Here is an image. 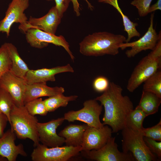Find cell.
I'll list each match as a JSON object with an SVG mask.
<instances>
[{
	"label": "cell",
	"instance_id": "11",
	"mask_svg": "<svg viewBox=\"0 0 161 161\" xmlns=\"http://www.w3.org/2000/svg\"><path fill=\"white\" fill-rule=\"evenodd\" d=\"M154 13H151L150 17V23L148 30L142 37L138 40L132 42L124 43L120 46V48L123 50L128 47H131L125 52L126 56L129 58L134 57L143 50H152L156 46L159 40L161 39V31L157 33L153 27Z\"/></svg>",
	"mask_w": 161,
	"mask_h": 161
},
{
	"label": "cell",
	"instance_id": "9",
	"mask_svg": "<svg viewBox=\"0 0 161 161\" xmlns=\"http://www.w3.org/2000/svg\"><path fill=\"white\" fill-rule=\"evenodd\" d=\"M115 139V137H112L100 148L81 152L86 158L97 161H135L131 153L120 152L119 150Z\"/></svg>",
	"mask_w": 161,
	"mask_h": 161
},
{
	"label": "cell",
	"instance_id": "5",
	"mask_svg": "<svg viewBox=\"0 0 161 161\" xmlns=\"http://www.w3.org/2000/svg\"><path fill=\"white\" fill-rule=\"evenodd\" d=\"M123 151L131 153L137 161L159 160L145 144L142 132L134 131L126 127L121 130Z\"/></svg>",
	"mask_w": 161,
	"mask_h": 161
},
{
	"label": "cell",
	"instance_id": "34",
	"mask_svg": "<svg viewBox=\"0 0 161 161\" xmlns=\"http://www.w3.org/2000/svg\"><path fill=\"white\" fill-rule=\"evenodd\" d=\"M8 122V119L7 116L4 113L0 112V137L4 134Z\"/></svg>",
	"mask_w": 161,
	"mask_h": 161
},
{
	"label": "cell",
	"instance_id": "32",
	"mask_svg": "<svg viewBox=\"0 0 161 161\" xmlns=\"http://www.w3.org/2000/svg\"><path fill=\"white\" fill-rule=\"evenodd\" d=\"M109 83L106 77L100 76L96 78L93 83L94 89L99 92H104L108 88Z\"/></svg>",
	"mask_w": 161,
	"mask_h": 161
},
{
	"label": "cell",
	"instance_id": "18",
	"mask_svg": "<svg viewBox=\"0 0 161 161\" xmlns=\"http://www.w3.org/2000/svg\"><path fill=\"white\" fill-rule=\"evenodd\" d=\"M64 92V89L63 87H50L48 86L45 82L27 84L24 96V104L35 99L62 94Z\"/></svg>",
	"mask_w": 161,
	"mask_h": 161
},
{
	"label": "cell",
	"instance_id": "17",
	"mask_svg": "<svg viewBox=\"0 0 161 161\" xmlns=\"http://www.w3.org/2000/svg\"><path fill=\"white\" fill-rule=\"evenodd\" d=\"M74 72L73 68L69 64H68L64 66H57L51 68L30 69L24 78L28 84L46 83L48 81H55V75L56 74L64 72Z\"/></svg>",
	"mask_w": 161,
	"mask_h": 161
},
{
	"label": "cell",
	"instance_id": "27",
	"mask_svg": "<svg viewBox=\"0 0 161 161\" xmlns=\"http://www.w3.org/2000/svg\"><path fill=\"white\" fill-rule=\"evenodd\" d=\"M28 112L33 116L46 115L48 112L44 100L41 98L35 99L28 101L24 104Z\"/></svg>",
	"mask_w": 161,
	"mask_h": 161
},
{
	"label": "cell",
	"instance_id": "6",
	"mask_svg": "<svg viewBox=\"0 0 161 161\" xmlns=\"http://www.w3.org/2000/svg\"><path fill=\"white\" fill-rule=\"evenodd\" d=\"M83 107L79 110H71L65 113L64 117L65 120L69 122L78 120L84 122L89 126L101 128L104 125L100 119L102 111L103 106L97 101L90 99L85 101L83 103Z\"/></svg>",
	"mask_w": 161,
	"mask_h": 161
},
{
	"label": "cell",
	"instance_id": "22",
	"mask_svg": "<svg viewBox=\"0 0 161 161\" xmlns=\"http://www.w3.org/2000/svg\"><path fill=\"white\" fill-rule=\"evenodd\" d=\"M99 2L106 3L112 5L115 8L120 14L123 19L124 30L128 34V38L126 39V42H129L131 39L135 37H139L140 34L137 31L136 27L138 24L131 21L129 18L124 14L119 6L117 0H97Z\"/></svg>",
	"mask_w": 161,
	"mask_h": 161
},
{
	"label": "cell",
	"instance_id": "38",
	"mask_svg": "<svg viewBox=\"0 0 161 161\" xmlns=\"http://www.w3.org/2000/svg\"><path fill=\"white\" fill-rule=\"evenodd\" d=\"M7 160L6 158L0 155V161H7Z\"/></svg>",
	"mask_w": 161,
	"mask_h": 161
},
{
	"label": "cell",
	"instance_id": "19",
	"mask_svg": "<svg viewBox=\"0 0 161 161\" xmlns=\"http://www.w3.org/2000/svg\"><path fill=\"white\" fill-rule=\"evenodd\" d=\"M89 126L86 123L83 125L70 124L66 126L58 134L65 139L66 146H81L85 131Z\"/></svg>",
	"mask_w": 161,
	"mask_h": 161
},
{
	"label": "cell",
	"instance_id": "13",
	"mask_svg": "<svg viewBox=\"0 0 161 161\" xmlns=\"http://www.w3.org/2000/svg\"><path fill=\"white\" fill-rule=\"evenodd\" d=\"M27 84L24 78L16 75L10 70L0 78V88L11 95L18 106L24 105V96Z\"/></svg>",
	"mask_w": 161,
	"mask_h": 161
},
{
	"label": "cell",
	"instance_id": "26",
	"mask_svg": "<svg viewBox=\"0 0 161 161\" xmlns=\"http://www.w3.org/2000/svg\"><path fill=\"white\" fill-rule=\"evenodd\" d=\"M15 101L11 95L5 89L0 88V112L7 117L10 123V114Z\"/></svg>",
	"mask_w": 161,
	"mask_h": 161
},
{
	"label": "cell",
	"instance_id": "31",
	"mask_svg": "<svg viewBox=\"0 0 161 161\" xmlns=\"http://www.w3.org/2000/svg\"><path fill=\"white\" fill-rule=\"evenodd\" d=\"M144 141L150 151L158 159H161V141L158 142L152 139L143 137Z\"/></svg>",
	"mask_w": 161,
	"mask_h": 161
},
{
	"label": "cell",
	"instance_id": "20",
	"mask_svg": "<svg viewBox=\"0 0 161 161\" xmlns=\"http://www.w3.org/2000/svg\"><path fill=\"white\" fill-rule=\"evenodd\" d=\"M9 54L11 61L10 71L16 75L24 78L30 69L19 55L16 47L11 43H7Z\"/></svg>",
	"mask_w": 161,
	"mask_h": 161
},
{
	"label": "cell",
	"instance_id": "23",
	"mask_svg": "<svg viewBox=\"0 0 161 161\" xmlns=\"http://www.w3.org/2000/svg\"><path fill=\"white\" fill-rule=\"evenodd\" d=\"M78 97L76 95L65 96L59 94L49 97L44 101L48 112H51L61 107H66L69 102L75 100Z\"/></svg>",
	"mask_w": 161,
	"mask_h": 161
},
{
	"label": "cell",
	"instance_id": "33",
	"mask_svg": "<svg viewBox=\"0 0 161 161\" xmlns=\"http://www.w3.org/2000/svg\"><path fill=\"white\" fill-rule=\"evenodd\" d=\"M55 5L59 14L62 18L64 14L66 11L71 0H55Z\"/></svg>",
	"mask_w": 161,
	"mask_h": 161
},
{
	"label": "cell",
	"instance_id": "14",
	"mask_svg": "<svg viewBox=\"0 0 161 161\" xmlns=\"http://www.w3.org/2000/svg\"><path fill=\"white\" fill-rule=\"evenodd\" d=\"M111 128L107 125L102 128L89 126L84 133L81 146L82 151L97 150L103 146L112 137Z\"/></svg>",
	"mask_w": 161,
	"mask_h": 161
},
{
	"label": "cell",
	"instance_id": "16",
	"mask_svg": "<svg viewBox=\"0 0 161 161\" xmlns=\"http://www.w3.org/2000/svg\"><path fill=\"white\" fill-rule=\"evenodd\" d=\"M16 137L11 129L0 137V155L6 158L8 161H16L19 155L24 157L27 156L22 144L16 145Z\"/></svg>",
	"mask_w": 161,
	"mask_h": 161
},
{
	"label": "cell",
	"instance_id": "15",
	"mask_svg": "<svg viewBox=\"0 0 161 161\" xmlns=\"http://www.w3.org/2000/svg\"><path fill=\"white\" fill-rule=\"evenodd\" d=\"M62 18L55 6L52 7L47 14L40 18L30 16L23 32L28 29L35 28L55 35Z\"/></svg>",
	"mask_w": 161,
	"mask_h": 161
},
{
	"label": "cell",
	"instance_id": "4",
	"mask_svg": "<svg viewBox=\"0 0 161 161\" xmlns=\"http://www.w3.org/2000/svg\"><path fill=\"white\" fill-rule=\"evenodd\" d=\"M161 39L154 48L143 57L134 68L128 82L126 88L131 92L160 68Z\"/></svg>",
	"mask_w": 161,
	"mask_h": 161
},
{
	"label": "cell",
	"instance_id": "7",
	"mask_svg": "<svg viewBox=\"0 0 161 161\" xmlns=\"http://www.w3.org/2000/svg\"><path fill=\"white\" fill-rule=\"evenodd\" d=\"M82 151L81 146L49 148L39 143L35 147L31 157L33 161H67Z\"/></svg>",
	"mask_w": 161,
	"mask_h": 161
},
{
	"label": "cell",
	"instance_id": "35",
	"mask_svg": "<svg viewBox=\"0 0 161 161\" xmlns=\"http://www.w3.org/2000/svg\"><path fill=\"white\" fill-rule=\"evenodd\" d=\"M157 10H161V0H158L156 3L150 6L148 10V13Z\"/></svg>",
	"mask_w": 161,
	"mask_h": 161
},
{
	"label": "cell",
	"instance_id": "28",
	"mask_svg": "<svg viewBox=\"0 0 161 161\" xmlns=\"http://www.w3.org/2000/svg\"><path fill=\"white\" fill-rule=\"evenodd\" d=\"M11 66L7 43H5L0 47V78L4 73L10 70Z\"/></svg>",
	"mask_w": 161,
	"mask_h": 161
},
{
	"label": "cell",
	"instance_id": "39",
	"mask_svg": "<svg viewBox=\"0 0 161 161\" xmlns=\"http://www.w3.org/2000/svg\"><path fill=\"white\" fill-rule=\"evenodd\" d=\"M45 0L47 1H53V0Z\"/></svg>",
	"mask_w": 161,
	"mask_h": 161
},
{
	"label": "cell",
	"instance_id": "3",
	"mask_svg": "<svg viewBox=\"0 0 161 161\" xmlns=\"http://www.w3.org/2000/svg\"><path fill=\"white\" fill-rule=\"evenodd\" d=\"M11 129L18 139H29L34 143L35 147L39 144L37 127V117L30 114L25 106H13L10 114Z\"/></svg>",
	"mask_w": 161,
	"mask_h": 161
},
{
	"label": "cell",
	"instance_id": "10",
	"mask_svg": "<svg viewBox=\"0 0 161 161\" xmlns=\"http://www.w3.org/2000/svg\"><path fill=\"white\" fill-rule=\"evenodd\" d=\"M24 33L27 42L32 47L42 49L47 47L49 43L61 46L74 61L75 57L70 49L69 44L63 36H57L35 28L29 29Z\"/></svg>",
	"mask_w": 161,
	"mask_h": 161
},
{
	"label": "cell",
	"instance_id": "12",
	"mask_svg": "<svg viewBox=\"0 0 161 161\" xmlns=\"http://www.w3.org/2000/svg\"><path fill=\"white\" fill-rule=\"evenodd\" d=\"M64 120L63 117L46 123L38 122L37 127L40 142L48 147L61 146L65 143V139L57 134L56 129Z\"/></svg>",
	"mask_w": 161,
	"mask_h": 161
},
{
	"label": "cell",
	"instance_id": "24",
	"mask_svg": "<svg viewBox=\"0 0 161 161\" xmlns=\"http://www.w3.org/2000/svg\"><path fill=\"white\" fill-rule=\"evenodd\" d=\"M147 116L143 111L137 106L128 115L126 120V127L136 131L142 132L143 123Z\"/></svg>",
	"mask_w": 161,
	"mask_h": 161
},
{
	"label": "cell",
	"instance_id": "29",
	"mask_svg": "<svg viewBox=\"0 0 161 161\" xmlns=\"http://www.w3.org/2000/svg\"><path fill=\"white\" fill-rule=\"evenodd\" d=\"M142 132L144 137L157 141H161V120L153 126L146 128H143Z\"/></svg>",
	"mask_w": 161,
	"mask_h": 161
},
{
	"label": "cell",
	"instance_id": "21",
	"mask_svg": "<svg viewBox=\"0 0 161 161\" xmlns=\"http://www.w3.org/2000/svg\"><path fill=\"white\" fill-rule=\"evenodd\" d=\"M161 103V97L155 94L143 90L138 105L147 116L156 113L158 111Z\"/></svg>",
	"mask_w": 161,
	"mask_h": 161
},
{
	"label": "cell",
	"instance_id": "25",
	"mask_svg": "<svg viewBox=\"0 0 161 161\" xmlns=\"http://www.w3.org/2000/svg\"><path fill=\"white\" fill-rule=\"evenodd\" d=\"M144 83L143 90L152 92L161 97V70H157Z\"/></svg>",
	"mask_w": 161,
	"mask_h": 161
},
{
	"label": "cell",
	"instance_id": "1",
	"mask_svg": "<svg viewBox=\"0 0 161 161\" xmlns=\"http://www.w3.org/2000/svg\"><path fill=\"white\" fill-rule=\"evenodd\" d=\"M123 89L113 82L95 99L99 101L104 109L103 124L109 126L113 133H116L126 127V118L134 109L132 102L129 96L123 95Z\"/></svg>",
	"mask_w": 161,
	"mask_h": 161
},
{
	"label": "cell",
	"instance_id": "30",
	"mask_svg": "<svg viewBox=\"0 0 161 161\" xmlns=\"http://www.w3.org/2000/svg\"><path fill=\"white\" fill-rule=\"evenodd\" d=\"M152 0H134L131 4L136 7L140 17H144L148 14V10Z\"/></svg>",
	"mask_w": 161,
	"mask_h": 161
},
{
	"label": "cell",
	"instance_id": "36",
	"mask_svg": "<svg viewBox=\"0 0 161 161\" xmlns=\"http://www.w3.org/2000/svg\"><path fill=\"white\" fill-rule=\"evenodd\" d=\"M73 5L74 11L77 16H79L80 15L79 4L78 0H71Z\"/></svg>",
	"mask_w": 161,
	"mask_h": 161
},
{
	"label": "cell",
	"instance_id": "37",
	"mask_svg": "<svg viewBox=\"0 0 161 161\" xmlns=\"http://www.w3.org/2000/svg\"><path fill=\"white\" fill-rule=\"evenodd\" d=\"M85 1H86V3H87L88 7L91 10H92L94 9V7L93 6H92V4H91V3L88 1V0H84Z\"/></svg>",
	"mask_w": 161,
	"mask_h": 161
},
{
	"label": "cell",
	"instance_id": "2",
	"mask_svg": "<svg viewBox=\"0 0 161 161\" xmlns=\"http://www.w3.org/2000/svg\"><path fill=\"white\" fill-rule=\"evenodd\" d=\"M126 40L125 37L122 35L107 32H95L86 36L79 43V51L86 56L115 55Z\"/></svg>",
	"mask_w": 161,
	"mask_h": 161
},
{
	"label": "cell",
	"instance_id": "8",
	"mask_svg": "<svg viewBox=\"0 0 161 161\" xmlns=\"http://www.w3.org/2000/svg\"><path fill=\"white\" fill-rule=\"evenodd\" d=\"M29 5V0H12L5 16L0 21V32L5 33L8 36L11 26L15 23L20 24L18 28L23 32L28 20L24 12Z\"/></svg>",
	"mask_w": 161,
	"mask_h": 161
}]
</instances>
